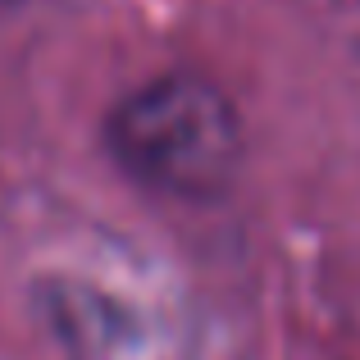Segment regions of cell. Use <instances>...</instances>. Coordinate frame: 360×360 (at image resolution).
Masks as SVG:
<instances>
[{
	"label": "cell",
	"instance_id": "obj_1",
	"mask_svg": "<svg viewBox=\"0 0 360 360\" xmlns=\"http://www.w3.org/2000/svg\"><path fill=\"white\" fill-rule=\"evenodd\" d=\"M110 137L137 178L183 196L219 192L242 155L233 105L196 78H160L132 91Z\"/></svg>",
	"mask_w": 360,
	"mask_h": 360
}]
</instances>
